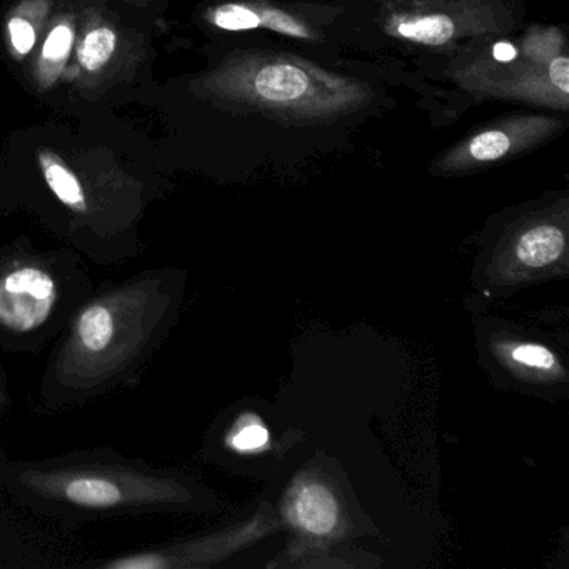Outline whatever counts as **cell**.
<instances>
[{"label": "cell", "instance_id": "obj_14", "mask_svg": "<svg viewBox=\"0 0 569 569\" xmlns=\"http://www.w3.org/2000/svg\"><path fill=\"white\" fill-rule=\"evenodd\" d=\"M8 34L12 51H14V54H18L19 58H26V56L31 54L36 42H38L36 26L32 24L31 19L24 18V16L21 14L12 16V18L9 19Z\"/></svg>", "mask_w": 569, "mask_h": 569}, {"label": "cell", "instance_id": "obj_8", "mask_svg": "<svg viewBox=\"0 0 569 569\" xmlns=\"http://www.w3.org/2000/svg\"><path fill=\"white\" fill-rule=\"evenodd\" d=\"M448 11H411L392 16L386 31L425 46H442L465 34V29Z\"/></svg>", "mask_w": 569, "mask_h": 569}, {"label": "cell", "instance_id": "obj_16", "mask_svg": "<svg viewBox=\"0 0 569 569\" xmlns=\"http://www.w3.org/2000/svg\"><path fill=\"white\" fill-rule=\"evenodd\" d=\"M492 56H495L496 61L511 62L518 58V51H516V48H512L511 44H508V42H499V44H496Z\"/></svg>", "mask_w": 569, "mask_h": 569}, {"label": "cell", "instance_id": "obj_11", "mask_svg": "<svg viewBox=\"0 0 569 569\" xmlns=\"http://www.w3.org/2000/svg\"><path fill=\"white\" fill-rule=\"evenodd\" d=\"M118 49V34L109 26L91 29L78 49L79 64L88 72H99L111 62Z\"/></svg>", "mask_w": 569, "mask_h": 569}, {"label": "cell", "instance_id": "obj_7", "mask_svg": "<svg viewBox=\"0 0 569 569\" xmlns=\"http://www.w3.org/2000/svg\"><path fill=\"white\" fill-rule=\"evenodd\" d=\"M286 512L292 525L316 536L335 531L339 521L338 499L321 482H302L292 488Z\"/></svg>", "mask_w": 569, "mask_h": 569}, {"label": "cell", "instance_id": "obj_12", "mask_svg": "<svg viewBox=\"0 0 569 569\" xmlns=\"http://www.w3.org/2000/svg\"><path fill=\"white\" fill-rule=\"evenodd\" d=\"M269 432L259 419L246 415L236 422L234 429L229 432L228 445L239 452H252L264 448L268 442Z\"/></svg>", "mask_w": 569, "mask_h": 569}, {"label": "cell", "instance_id": "obj_9", "mask_svg": "<svg viewBox=\"0 0 569 569\" xmlns=\"http://www.w3.org/2000/svg\"><path fill=\"white\" fill-rule=\"evenodd\" d=\"M565 249V232L556 226L542 224L522 232L516 244V256L529 268H545L558 261Z\"/></svg>", "mask_w": 569, "mask_h": 569}, {"label": "cell", "instance_id": "obj_10", "mask_svg": "<svg viewBox=\"0 0 569 569\" xmlns=\"http://www.w3.org/2000/svg\"><path fill=\"white\" fill-rule=\"evenodd\" d=\"M76 32L71 22L62 21L51 29L44 46H42L41 56L38 62V82L42 91L51 88L58 81L61 72L64 71L66 62L71 56L72 46H74Z\"/></svg>", "mask_w": 569, "mask_h": 569}, {"label": "cell", "instance_id": "obj_5", "mask_svg": "<svg viewBox=\"0 0 569 569\" xmlns=\"http://www.w3.org/2000/svg\"><path fill=\"white\" fill-rule=\"evenodd\" d=\"M559 128L548 118H516L472 136L446 154L448 168L488 164L545 141Z\"/></svg>", "mask_w": 569, "mask_h": 569}, {"label": "cell", "instance_id": "obj_1", "mask_svg": "<svg viewBox=\"0 0 569 569\" xmlns=\"http://www.w3.org/2000/svg\"><path fill=\"white\" fill-rule=\"evenodd\" d=\"M179 289L178 276L169 269L142 271L96 289L49 356L41 405L72 408L138 385L171 329Z\"/></svg>", "mask_w": 569, "mask_h": 569}, {"label": "cell", "instance_id": "obj_15", "mask_svg": "<svg viewBox=\"0 0 569 569\" xmlns=\"http://www.w3.org/2000/svg\"><path fill=\"white\" fill-rule=\"evenodd\" d=\"M548 78L552 88L562 96H569V59L568 56L559 54L549 61Z\"/></svg>", "mask_w": 569, "mask_h": 569}, {"label": "cell", "instance_id": "obj_3", "mask_svg": "<svg viewBox=\"0 0 569 569\" xmlns=\"http://www.w3.org/2000/svg\"><path fill=\"white\" fill-rule=\"evenodd\" d=\"M212 99L291 124L336 121L368 104L362 82L279 52H238L201 82Z\"/></svg>", "mask_w": 569, "mask_h": 569}, {"label": "cell", "instance_id": "obj_2", "mask_svg": "<svg viewBox=\"0 0 569 569\" xmlns=\"http://www.w3.org/2000/svg\"><path fill=\"white\" fill-rule=\"evenodd\" d=\"M0 482L29 508L64 521L179 511L192 502L191 486L174 469L109 448L4 461Z\"/></svg>", "mask_w": 569, "mask_h": 569}, {"label": "cell", "instance_id": "obj_13", "mask_svg": "<svg viewBox=\"0 0 569 569\" xmlns=\"http://www.w3.org/2000/svg\"><path fill=\"white\" fill-rule=\"evenodd\" d=\"M511 359L516 365L538 369V371H552L558 368L555 355L545 346L532 345V342L515 346L511 349Z\"/></svg>", "mask_w": 569, "mask_h": 569}, {"label": "cell", "instance_id": "obj_4", "mask_svg": "<svg viewBox=\"0 0 569 569\" xmlns=\"http://www.w3.org/2000/svg\"><path fill=\"white\" fill-rule=\"evenodd\" d=\"M94 292L78 251H39L24 239L0 248V346L38 351Z\"/></svg>", "mask_w": 569, "mask_h": 569}, {"label": "cell", "instance_id": "obj_17", "mask_svg": "<svg viewBox=\"0 0 569 569\" xmlns=\"http://www.w3.org/2000/svg\"><path fill=\"white\" fill-rule=\"evenodd\" d=\"M0 401H2V381H0ZM4 461L6 459L2 458V455H0V465H2Z\"/></svg>", "mask_w": 569, "mask_h": 569}, {"label": "cell", "instance_id": "obj_6", "mask_svg": "<svg viewBox=\"0 0 569 569\" xmlns=\"http://www.w3.org/2000/svg\"><path fill=\"white\" fill-rule=\"evenodd\" d=\"M208 21L222 31L268 29L289 38L308 39V41L316 39L315 32L306 22L299 21L289 12L261 4V2H249V4L228 2V4L218 6L209 12Z\"/></svg>", "mask_w": 569, "mask_h": 569}]
</instances>
